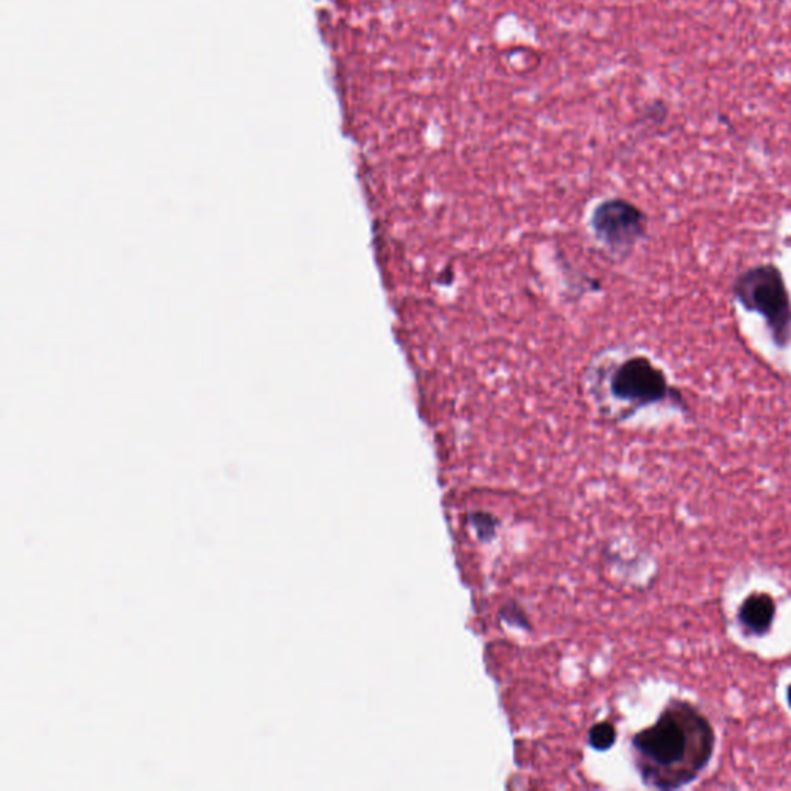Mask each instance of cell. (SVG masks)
Returning <instances> with one entry per match:
<instances>
[{
	"mask_svg": "<svg viewBox=\"0 0 791 791\" xmlns=\"http://www.w3.org/2000/svg\"><path fill=\"white\" fill-rule=\"evenodd\" d=\"M612 389L620 399L634 404H651L667 396L668 384L664 374L648 359L627 360L616 370Z\"/></svg>",
	"mask_w": 791,
	"mask_h": 791,
	"instance_id": "277c9868",
	"label": "cell"
},
{
	"mask_svg": "<svg viewBox=\"0 0 791 791\" xmlns=\"http://www.w3.org/2000/svg\"><path fill=\"white\" fill-rule=\"evenodd\" d=\"M734 292L746 310L764 315L775 339L783 345L789 340L791 325L790 297L778 267H752L738 278Z\"/></svg>",
	"mask_w": 791,
	"mask_h": 791,
	"instance_id": "7a4b0ae2",
	"label": "cell"
},
{
	"mask_svg": "<svg viewBox=\"0 0 791 791\" xmlns=\"http://www.w3.org/2000/svg\"><path fill=\"white\" fill-rule=\"evenodd\" d=\"M616 739L615 728L609 722L597 723L589 731L588 742L597 752H608Z\"/></svg>",
	"mask_w": 791,
	"mask_h": 791,
	"instance_id": "8992f818",
	"label": "cell"
},
{
	"mask_svg": "<svg viewBox=\"0 0 791 791\" xmlns=\"http://www.w3.org/2000/svg\"><path fill=\"white\" fill-rule=\"evenodd\" d=\"M592 223L601 241L619 251L634 247L646 229L642 211L623 200H612L598 206Z\"/></svg>",
	"mask_w": 791,
	"mask_h": 791,
	"instance_id": "3957f363",
	"label": "cell"
},
{
	"mask_svg": "<svg viewBox=\"0 0 791 791\" xmlns=\"http://www.w3.org/2000/svg\"><path fill=\"white\" fill-rule=\"evenodd\" d=\"M776 615L774 598L768 594L756 592L746 597L741 609H739V622L742 627L752 635L760 637L771 630Z\"/></svg>",
	"mask_w": 791,
	"mask_h": 791,
	"instance_id": "5b68a950",
	"label": "cell"
},
{
	"mask_svg": "<svg viewBox=\"0 0 791 791\" xmlns=\"http://www.w3.org/2000/svg\"><path fill=\"white\" fill-rule=\"evenodd\" d=\"M635 764L646 786L678 790L696 781L715 755L709 720L685 700H672L654 726L633 739Z\"/></svg>",
	"mask_w": 791,
	"mask_h": 791,
	"instance_id": "6da1fadb",
	"label": "cell"
},
{
	"mask_svg": "<svg viewBox=\"0 0 791 791\" xmlns=\"http://www.w3.org/2000/svg\"><path fill=\"white\" fill-rule=\"evenodd\" d=\"M470 523L477 529L479 540L490 541L495 537L498 522L492 515L484 514V512H474V514H470Z\"/></svg>",
	"mask_w": 791,
	"mask_h": 791,
	"instance_id": "52a82bcc",
	"label": "cell"
},
{
	"mask_svg": "<svg viewBox=\"0 0 791 791\" xmlns=\"http://www.w3.org/2000/svg\"><path fill=\"white\" fill-rule=\"evenodd\" d=\"M787 699H789V704H790V707H791V685H790V688H789V693H787Z\"/></svg>",
	"mask_w": 791,
	"mask_h": 791,
	"instance_id": "ba28073f",
	"label": "cell"
}]
</instances>
